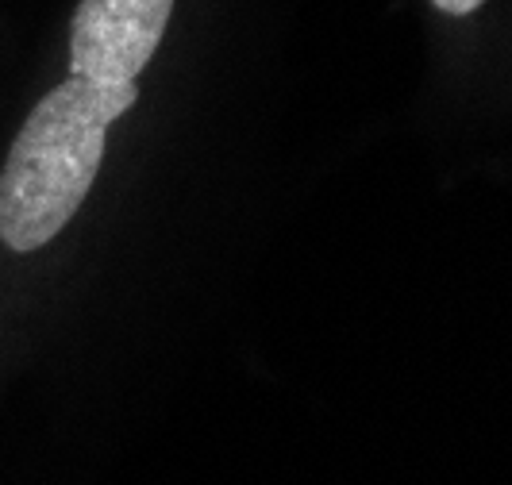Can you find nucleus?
<instances>
[{"label": "nucleus", "mask_w": 512, "mask_h": 485, "mask_svg": "<svg viewBox=\"0 0 512 485\" xmlns=\"http://www.w3.org/2000/svg\"><path fill=\"white\" fill-rule=\"evenodd\" d=\"M135 97V81L74 74L35 104L0 174V239L12 251H39L74 220L101 170L108 128Z\"/></svg>", "instance_id": "f257e3e1"}, {"label": "nucleus", "mask_w": 512, "mask_h": 485, "mask_svg": "<svg viewBox=\"0 0 512 485\" xmlns=\"http://www.w3.org/2000/svg\"><path fill=\"white\" fill-rule=\"evenodd\" d=\"M174 0H81L70 24V62L89 81H135L154 58Z\"/></svg>", "instance_id": "f03ea898"}, {"label": "nucleus", "mask_w": 512, "mask_h": 485, "mask_svg": "<svg viewBox=\"0 0 512 485\" xmlns=\"http://www.w3.org/2000/svg\"><path fill=\"white\" fill-rule=\"evenodd\" d=\"M439 12H447V16H470V12H478L486 0H432Z\"/></svg>", "instance_id": "7ed1b4c3"}]
</instances>
